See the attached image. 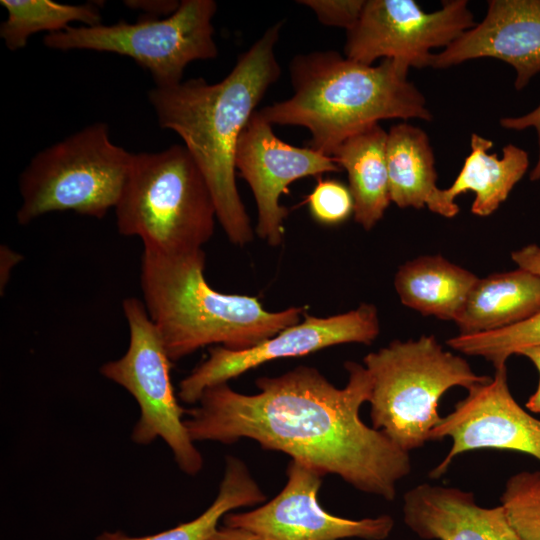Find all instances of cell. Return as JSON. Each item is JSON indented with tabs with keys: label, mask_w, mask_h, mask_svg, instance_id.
Returning <instances> with one entry per match:
<instances>
[{
	"label": "cell",
	"mask_w": 540,
	"mask_h": 540,
	"mask_svg": "<svg viewBox=\"0 0 540 540\" xmlns=\"http://www.w3.org/2000/svg\"><path fill=\"white\" fill-rule=\"evenodd\" d=\"M493 142L472 133L471 151L454 180L446 189H439L429 210L446 218L459 212L457 196L468 191L475 194L471 206L474 215L486 217L504 202L513 187L522 179L529 166L528 153L513 144L502 149V158L489 154Z\"/></svg>",
	"instance_id": "obj_17"
},
{
	"label": "cell",
	"mask_w": 540,
	"mask_h": 540,
	"mask_svg": "<svg viewBox=\"0 0 540 540\" xmlns=\"http://www.w3.org/2000/svg\"><path fill=\"white\" fill-rule=\"evenodd\" d=\"M283 489L269 502L246 512H230L223 524L247 530L264 540H383L394 526L389 515L353 520L335 516L318 500L324 475L291 460Z\"/></svg>",
	"instance_id": "obj_12"
},
{
	"label": "cell",
	"mask_w": 540,
	"mask_h": 540,
	"mask_svg": "<svg viewBox=\"0 0 540 540\" xmlns=\"http://www.w3.org/2000/svg\"><path fill=\"white\" fill-rule=\"evenodd\" d=\"M207 540H264L257 535L237 527L219 526Z\"/></svg>",
	"instance_id": "obj_32"
},
{
	"label": "cell",
	"mask_w": 540,
	"mask_h": 540,
	"mask_svg": "<svg viewBox=\"0 0 540 540\" xmlns=\"http://www.w3.org/2000/svg\"><path fill=\"white\" fill-rule=\"evenodd\" d=\"M409 69L392 59L366 65L332 50L299 54L289 67L293 95L258 111L272 125L305 127L308 147L332 157L346 139L381 120L432 119Z\"/></svg>",
	"instance_id": "obj_3"
},
{
	"label": "cell",
	"mask_w": 540,
	"mask_h": 540,
	"mask_svg": "<svg viewBox=\"0 0 540 540\" xmlns=\"http://www.w3.org/2000/svg\"><path fill=\"white\" fill-rule=\"evenodd\" d=\"M204 269L202 249L175 255L143 251V303L172 362L211 344L249 349L300 323L303 307L269 312L256 297L214 290Z\"/></svg>",
	"instance_id": "obj_4"
},
{
	"label": "cell",
	"mask_w": 540,
	"mask_h": 540,
	"mask_svg": "<svg viewBox=\"0 0 540 540\" xmlns=\"http://www.w3.org/2000/svg\"><path fill=\"white\" fill-rule=\"evenodd\" d=\"M265 500V493L245 462L229 455L215 500L195 519L153 535L130 536L121 531H106L95 540H207L226 514L242 507L262 504Z\"/></svg>",
	"instance_id": "obj_22"
},
{
	"label": "cell",
	"mask_w": 540,
	"mask_h": 540,
	"mask_svg": "<svg viewBox=\"0 0 540 540\" xmlns=\"http://www.w3.org/2000/svg\"><path fill=\"white\" fill-rule=\"evenodd\" d=\"M235 168L249 184L256 201V232L270 246H279L282 241L288 211L279 200L288 185L303 177L342 170L331 156L282 141L258 110L239 136Z\"/></svg>",
	"instance_id": "obj_14"
},
{
	"label": "cell",
	"mask_w": 540,
	"mask_h": 540,
	"mask_svg": "<svg viewBox=\"0 0 540 540\" xmlns=\"http://www.w3.org/2000/svg\"><path fill=\"white\" fill-rule=\"evenodd\" d=\"M22 259L21 254L12 250L7 245H1L0 247V291L3 293L8 280L10 278L12 269Z\"/></svg>",
	"instance_id": "obj_31"
},
{
	"label": "cell",
	"mask_w": 540,
	"mask_h": 540,
	"mask_svg": "<svg viewBox=\"0 0 540 540\" xmlns=\"http://www.w3.org/2000/svg\"><path fill=\"white\" fill-rule=\"evenodd\" d=\"M403 500L404 522L423 539L520 540L502 505L481 507L471 492L423 483Z\"/></svg>",
	"instance_id": "obj_16"
},
{
	"label": "cell",
	"mask_w": 540,
	"mask_h": 540,
	"mask_svg": "<svg viewBox=\"0 0 540 540\" xmlns=\"http://www.w3.org/2000/svg\"><path fill=\"white\" fill-rule=\"evenodd\" d=\"M216 10L214 0H182L167 17L70 26L46 34L43 43L60 51L91 50L127 56L150 72L156 87H167L182 81L191 62L217 57L212 24Z\"/></svg>",
	"instance_id": "obj_8"
},
{
	"label": "cell",
	"mask_w": 540,
	"mask_h": 540,
	"mask_svg": "<svg viewBox=\"0 0 540 540\" xmlns=\"http://www.w3.org/2000/svg\"><path fill=\"white\" fill-rule=\"evenodd\" d=\"M387 132L376 124L346 139L332 157L349 179L354 219L365 230L380 221L389 206Z\"/></svg>",
	"instance_id": "obj_20"
},
{
	"label": "cell",
	"mask_w": 540,
	"mask_h": 540,
	"mask_svg": "<svg viewBox=\"0 0 540 540\" xmlns=\"http://www.w3.org/2000/svg\"><path fill=\"white\" fill-rule=\"evenodd\" d=\"M518 355L527 357L534 364L540 374V345L523 349Z\"/></svg>",
	"instance_id": "obj_33"
},
{
	"label": "cell",
	"mask_w": 540,
	"mask_h": 540,
	"mask_svg": "<svg viewBox=\"0 0 540 540\" xmlns=\"http://www.w3.org/2000/svg\"><path fill=\"white\" fill-rule=\"evenodd\" d=\"M491 57L511 65L520 91L540 72V0H490L483 20L439 53L430 67Z\"/></svg>",
	"instance_id": "obj_15"
},
{
	"label": "cell",
	"mask_w": 540,
	"mask_h": 540,
	"mask_svg": "<svg viewBox=\"0 0 540 540\" xmlns=\"http://www.w3.org/2000/svg\"><path fill=\"white\" fill-rule=\"evenodd\" d=\"M124 5L130 9L144 12L149 17L170 16L180 5L176 0H126Z\"/></svg>",
	"instance_id": "obj_29"
},
{
	"label": "cell",
	"mask_w": 540,
	"mask_h": 540,
	"mask_svg": "<svg viewBox=\"0 0 540 540\" xmlns=\"http://www.w3.org/2000/svg\"><path fill=\"white\" fill-rule=\"evenodd\" d=\"M500 125L509 130L521 131L527 128H534L538 137V159L530 172V180H540V103L529 113L522 116L503 117L500 119Z\"/></svg>",
	"instance_id": "obj_28"
},
{
	"label": "cell",
	"mask_w": 540,
	"mask_h": 540,
	"mask_svg": "<svg viewBox=\"0 0 540 540\" xmlns=\"http://www.w3.org/2000/svg\"><path fill=\"white\" fill-rule=\"evenodd\" d=\"M446 437L452 440L451 448L432 469L431 478L445 474L458 455L476 449L512 450L540 461V420L514 399L506 367L496 369L488 382L469 389L430 433V440Z\"/></svg>",
	"instance_id": "obj_13"
},
{
	"label": "cell",
	"mask_w": 540,
	"mask_h": 540,
	"mask_svg": "<svg viewBox=\"0 0 540 540\" xmlns=\"http://www.w3.org/2000/svg\"><path fill=\"white\" fill-rule=\"evenodd\" d=\"M282 25L269 27L221 81L192 78L148 92L159 126L183 140L210 188L217 220L238 246L253 239V230L236 185V146L266 91L280 77L275 47Z\"/></svg>",
	"instance_id": "obj_2"
},
{
	"label": "cell",
	"mask_w": 540,
	"mask_h": 540,
	"mask_svg": "<svg viewBox=\"0 0 540 540\" xmlns=\"http://www.w3.org/2000/svg\"><path fill=\"white\" fill-rule=\"evenodd\" d=\"M307 203L312 217L325 225L344 222L354 212L349 188L332 179L319 180L308 195Z\"/></svg>",
	"instance_id": "obj_26"
},
{
	"label": "cell",
	"mask_w": 540,
	"mask_h": 540,
	"mask_svg": "<svg viewBox=\"0 0 540 540\" xmlns=\"http://www.w3.org/2000/svg\"><path fill=\"white\" fill-rule=\"evenodd\" d=\"M475 25L465 0L443 1L434 12L413 0H365L357 23L347 31L344 56L366 65L382 58L426 68L432 49L448 47Z\"/></svg>",
	"instance_id": "obj_10"
},
{
	"label": "cell",
	"mask_w": 540,
	"mask_h": 540,
	"mask_svg": "<svg viewBox=\"0 0 540 540\" xmlns=\"http://www.w3.org/2000/svg\"><path fill=\"white\" fill-rule=\"evenodd\" d=\"M344 367L348 381L343 388L304 365L258 378L255 394H242L227 383L210 387L186 411L185 426L194 442L251 439L392 501L397 484L411 471L409 452L361 420L372 379L364 365L348 361Z\"/></svg>",
	"instance_id": "obj_1"
},
{
	"label": "cell",
	"mask_w": 540,
	"mask_h": 540,
	"mask_svg": "<svg viewBox=\"0 0 540 540\" xmlns=\"http://www.w3.org/2000/svg\"><path fill=\"white\" fill-rule=\"evenodd\" d=\"M379 332L378 312L372 304L363 303L329 317L306 315L301 323L249 349L211 348L208 358L180 381L177 396L184 403L196 404L206 389L227 383L266 362L301 357L338 344H371Z\"/></svg>",
	"instance_id": "obj_11"
},
{
	"label": "cell",
	"mask_w": 540,
	"mask_h": 540,
	"mask_svg": "<svg viewBox=\"0 0 540 540\" xmlns=\"http://www.w3.org/2000/svg\"><path fill=\"white\" fill-rule=\"evenodd\" d=\"M446 343L465 355L483 357L495 370L504 368L511 355L540 345V311L514 325L489 332L458 334Z\"/></svg>",
	"instance_id": "obj_24"
},
{
	"label": "cell",
	"mask_w": 540,
	"mask_h": 540,
	"mask_svg": "<svg viewBox=\"0 0 540 540\" xmlns=\"http://www.w3.org/2000/svg\"><path fill=\"white\" fill-rule=\"evenodd\" d=\"M363 363L372 379V427L406 452L430 441L442 418L438 406L445 392L456 386L469 390L491 379L444 350L433 335L392 341L367 354Z\"/></svg>",
	"instance_id": "obj_6"
},
{
	"label": "cell",
	"mask_w": 540,
	"mask_h": 540,
	"mask_svg": "<svg viewBox=\"0 0 540 540\" xmlns=\"http://www.w3.org/2000/svg\"><path fill=\"white\" fill-rule=\"evenodd\" d=\"M298 2L309 7L322 24L344 28L347 32L357 23L365 0H302Z\"/></svg>",
	"instance_id": "obj_27"
},
{
	"label": "cell",
	"mask_w": 540,
	"mask_h": 540,
	"mask_svg": "<svg viewBox=\"0 0 540 540\" xmlns=\"http://www.w3.org/2000/svg\"><path fill=\"white\" fill-rule=\"evenodd\" d=\"M7 11V19L0 25V38L10 51L27 45L29 38L39 32H61L73 22L85 26L101 24L97 4H63L51 0H1Z\"/></svg>",
	"instance_id": "obj_23"
},
{
	"label": "cell",
	"mask_w": 540,
	"mask_h": 540,
	"mask_svg": "<svg viewBox=\"0 0 540 540\" xmlns=\"http://www.w3.org/2000/svg\"><path fill=\"white\" fill-rule=\"evenodd\" d=\"M525 406L532 412L540 413V379L535 392L529 397Z\"/></svg>",
	"instance_id": "obj_34"
},
{
	"label": "cell",
	"mask_w": 540,
	"mask_h": 540,
	"mask_svg": "<svg viewBox=\"0 0 540 540\" xmlns=\"http://www.w3.org/2000/svg\"><path fill=\"white\" fill-rule=\"evenodd\" d=\"M386 162L391 202L400 208H429L439 188L425 131L408 123L392 126L387 132Z\"/></svg>",
	"instance_id": "obj_21"
},
{
	"label": "cell",
	"mask_w": 540,
	"mask_h": 540,
	"mask_svg": "<svg viewBox=\"0 0 540 540\" xmlns=\"http://www.w3.org/2000/svg\"><path fill=\"white\" fill-rule=\"evenodd\" d=\"M133 156L113 143L103 122L44 148L20 174L18 223L56 211L103 218L119 201Z\"/></svg>",
	"instance_id": "obj_7"
},
{
	"label": "cell",
	"mask_w": 540,
	"mask_h": 540,
	"mask_svg": "<svg viewBox=\"0 0 540 540\" xmlns=\"http://www.w3.org/2000/svg\"><path fill=\"white\" fill-rule=\"evenodd\" d=\"M122 308L129 327L128 349L119 359L103 364L100 373L126 389L139 406L132 440L145 445L161 438L179 469L194 476L201 471L203 458L185 426L187 410L179 405L172 386V361L144 303L128 297Z\"/></svg>",
	"instance_id": "obj_9"
},
{
	"label": "cell",
	"mask_w": 540,
	"mask_h": 540,
	"mask_svg": "<svg viewBox=\"0 0 540 540\" xmlns=\"http://www.w3.org/2000/svg\"><path fill=\"white\" fill-rule=\"evenodd\" d=\"M478 277L441 255L405 262L394 278L403 305L424 316L456 321Z\"/></svg>",
	"instance_id": "obj_19"
},
{
	"label": "cell",
	"mask_w": 540,
	"mask_h": 540,
	"mask_svg": "<svg viewBox=\"0 0 540 540\" xmlns=\"http://www.w3.org/2000/svg\"><path fill=\"white\" fill-rule=\"evenodd\" d=\"M121 235L138 237L144 251L164 255L202 249L217 212L210 188L184 145L134 153L114 208Z\"/></svg>",
	"instance_id": "obj_5"
},
{
	"label": "cell",
	"mask_w": 540,
	"mask_h": 540,
	"mask_svg": "<svg viewBox=\"0 0 540 540\" xmlns=\"http://www.w3.org/2000/svg\"><path fill=\"white\" fill-rule=\"evenodd\" d=\"M501 505L520 540H540V471H521L506 482Z\"/></svg>",
	"instance_id": "obj_25"
},
{
	"label": "cell",
	"mask_w": 540,
	"mask_h": 540,
	"mask_svg": "<svg viewBox=\"0 0 540 540\" xmlns=\"http://www.w3.org/2000/svg\"><path fill=\"white\" fill-rule=\"evenodd\" d=\"M540 311V276L522 268L478 278L455 323L459 334L505 328Z\"/></svg>",
	"instance_id": "obj_18"
},
{
	"label": "cell",
	"mask_w": 540,
	"mask_h": 540,
	"mask_svg": "<svg viewBox=\"0 0 540 540\" xmlns=\"http://www.w3.org/2000/svg\"><path fill=\"white\" fill-rule=\"evenodd\" d=\"M511 258L519 268L540 276V247L527 245L511 253Z\"/></svg>",
	"instance_id": "obj_30"
}]
</instances>
